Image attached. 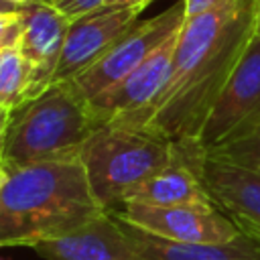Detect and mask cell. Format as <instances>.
Here are the masks:
<instances>
[{"mask_svg":"<svg viewBox=\"0 0 260 260\" xmlns=\"http://www.w3.org/2000/svg\"><path fill=\"white\" fill-rule=\"evenodd\" d=\"M6 177H8V173H6L4 167L0 165V189H2V185H4V181H6Z\"/></svg>","mask_w":260,"mask_h":260,"instance_id":"26","label":"cell"},{"mask_svg":"<svg viewBox=\"0 0 260 260\" xmlns=\"http://www.w3.org/2000/svg\"><path fill=\"white\" fill-rule=\"evenodd\" d=\"M32 100V71L18 47L0 51V106L16 112Z\"/></svg>","mask_w":260,"mask_h":260,"instance_id":"15","label":"cell"},{"mask_svg":"<svg viewBox=\"0 0 260 260\" xmlns=\"http://www.w3.org/2000/svg\"><path fill=\"white\" fill-rule=\"evenodd\" d=\"M256 128H260V37L254 35L193 146L199 152H209L248 136Z\"/></svg>","mask_w":260,"mask_h":260,"instance_id":"6","label":"cell"},{"mask_svg":"<svg viewBox=\"0 0 260 260\" xmlns=\"http://www.w3.org/2000/svg\"><path fill=\"white\" fill-rule=\"evenodd\" d=\"M254 35L260 37V0H256V8H254Z\"/></svg>","mask_w":260,"mask_h":260,"instance_id":"23","label":"cell"},{"mask_svg":"<svg viewBox=\"0 0 260 260\" xmlns=\"http://www.w3.org/2000/svg\"><path fill=\"white\" fill-rule=\"evenodd\" d=\"M110 213L144 234L179 244H230L242 236L234 219L213 203L171 207L126 203Z\"/></svg>","mask_w":260,"mask_h":260,"instance_id":"7","label":"cell"},{"mask_svg":"<svg viewBox=\"0 0 260 260\" xmlns=\"http://www.w3.org/2000/svg\"><path fill=\"white\" fill-rule=\"evenodd\" d=\"M154 0H106L104 6H118V8H136V10H144L146 6H150Z\"/></svg>","mask_w":260,"mask_h":260,"instance_id":"21","label":"cell"},{"mask_svg":"<svg viewBox=\"0 0 260 260\" xmlns=\"http://www.w3.org/2000/svg\"><path fill=\"white\" fill-rule=\"evenodd\" d=\"M181 28L173 32L154 53H150L148 59L140 63L130 75L87 102L100 126L108 122L136 126L142 120V116L158 100L171 77Z\"/></svg>","mask_w":260,"mask_h":260,"instance_id":"8","label":"cell"},{"mask_svg":"<svg viewBox=\"0 0 260 260\" xmlns=\"http://www.w3.org/2000/svg\"><path fill=\"white\" fill-rule=\"evenodd\" d=\"M106 4V0H57L53 2V6L67 18V20H75L91 10H98Z\"/></svg>","mask_w":260,"mask_h":260,"instance_id":"18","label":"cell"},{"mask_svg":"<svg viewBox=\"0 0 260 260\" xmlns=\"http://www.w3.org/2000/svg\"><path fill=\"white\" fill-rule=\"evenodd\" d=\"M10 118H12V112L0 106V158H2V148H4L6 130H8V126H10Z\"/></svg>","mask_w":260,"mask_h":260,"instance_id":"22","label":"cell"},{"mask_svg":"<svg viewBox=\"0 0 260 260\" xmlns=\"http://www.w3.org/2000/svg\"><path fill=\"white\" fill-rule=\"evenodd\" d=\"M18 6H14L10 0H0V12H8V10H16Z\"/></svg>","mask_w":260,"mask_h":260,"instance_id":"24","label":"cell"},{"mask_svg":"<svg viewBox=\"0 0 260 260\" xmlns=\"http://www.w3.org/2000/svg\"><path fill=\"white\" fill-rule=\"evenodd\" d=\"M102 211L79 154L10 171L0 189V248H35Z\"/></svg>","mask_w":260,"mask_h":260,"instance_id":"2","label":"cell"},{"mask_svg":"<svg viewBox=\"0 0 260 260\" xmlns=\"http://www.w3.org/2000/svg\"><path fill=\"white\" fill-rule=\"evenodd\" d=\"M126 203L171 207V205L213 203V201L197 173L191 150L185 146H179L177 160H173L169 167H165L162 171L154 173L152 177H148L146 181L130 189L124 199V205Z\"/></svg>","mask_w":260,"mask_h":260,"instance_id":"13","label":"cell"},{"mask_svg":"<svg viewBox=\"0 0 260 260\" xmlns=\"http://www.w3.org/2000/svg\"><path fill=\"white\" fill-rule=\"evenodd\" d=\"M140 16L136 8L102 6L69 22L53 83L69 81L93 65Z\"/></svg>","mask_w":260,"mask_h":260,"instance_id":"9","label":"cell"},{"mask_svg":"<svg viewBox=\"0 0 260 260\" xmlns=\"http://www.w3.org/2000/svg\"><path fill=\"white\" fill-rule=\"evenodd\" d=\"M203 154L232 162V165H240L252 171H260V128H256L244 138H238L230 144H223Z\"/></svg>","mask_w":260,"mask_h":260,"instance_id":"16","label":"cell"},{"mask_svg":"<svg viewBox=\"0 0 260 260\" xmlns=\"http://www.w3.org/2000/svg\"><path fill=\"white\" fill-rule=\"evenodd\" d=\"M234 223L238 225V230L252 242H256L260 246V223H254V221H248V219H240V217H232Z\"/></svg>","mask_w":260,"mask_h":260,"instance_id":"20","label":"cell"},{"mask_svg":"<svg viewBox=\"0 0 260 260\" xmlns=\"http://www.w3.org/2000/svg\"><path fill=\"white\" fill-rule=\"evenodd\" d=\"M14 6H18V8H22V6H26V4H30V2H35V0H10Z\"/></svg>","mask_w":260,"mask_h":260,"instance_id":"25","label":"cell"},{"mask_svg":"<svg viewBox=\"0 0 260 260\" xmlns=\"http://www.w3.org/2000/svg\"><path fill=\"white\" fill-rule=\"evenodd\" d=\"M183 146L191 150L197 173L215 207L230 217L260 223V171L207 156L193 144Z\"/></svg>","mask_w":260,"mask_h":260,"instance_id":"12","label":"cell"},{"mask_svg":"<svg viewBox=\"0 0 260 260\" xmlns=\"http://www.w3.org/2000/svg\"><path fill=\"white\" fill-rule=\"evenodd\" d=\"M0 260H6V258H0Z\"/></svg>","mask_w":260,"mask_h":260,"instance_id":"28","label":"cell"},{"mask_svg":"<svg viewBox=\"0 0 260 260\" xmlns=\"http://www.w3.org/2000/svg\"><path fill=\"white\" fill-rule=\"evenodd\" d=\"M24 26L18 43L20 53L32 71V98L53 85L69 22L53 4L35 0L22 6Z\"/></svg>","mask_w":260,"mask_h":260,"instance_id":"11","label":"cell"},{"mask_svg":"<svg viewBox=\"0 0 260 260\" xmlns=\"http://www.w3.org/2000/svg\"><path fill=\"white\" fill-rule=\"evenodd\" d=\"M185 2V18H191V16H197L225 0H183Z\"/></svg>","mask_w":260,"mask_h":260,"instance_id":"19","label":"cell"},{"mask_svg":"<svg viewBox=\"0 0 260 260\" xmlns=\"http://www.w3.org/2000/svg\"><path fill=\"white\" fill-rule=\"evenodd\" d=\"M177 156L179 146L167 136L118 122L100 126L79 150L89 189L106 211L120 209L130 189L169 167Z\"/></svg>","mask_w":260,"mask_h":260,"instance_id":"4","label":"cell"},{"mask_svg":"<svg viewBox=\"0 0 260 260\" xmlns=\"http://www.w3.org/2000/svg\"><path fill=\"white\" fill-rule=\"evenodd\" d=\"M185 24V2L177 0L171 8L146 18L136 20L93 65L69 79L67 83L85 100H93L120 79L130 75L140 63L148 59L173 32Z\"/></svg>","mask_w":260,"mask_h":260,"instance_id":"5","label":"cell"},{"mask_svg":"<svg viewBox=\"0 0 260 260\" xmlns=\"http://www.w3.org/2000/svg\"><path fill=\"white\" fill-rule=\"evenodd\" d=\"M100 128L89 104L67 83H53L12 112L0 165L6 173L79 154Z\"/></svg>","mask_w":260,"mask_h":260,"instance_id":"3","label":"cell"},{"mask_svg":"<svg viewBox=\"0 0 260 260\" xmlns=\"http://www.w3.org/2000/svg\"><path fill=\"white\" fill-rule=\"evenodd\" d=\"M256 0H225L185 18L171 77L136 124L175 144H195L201 126L254 37Z\"/></svg>","mask_w":260,"mask_h":260,"instance_id":"1","label":"cell"},{"mask_svg":"<svg viewBox=\"0 0 260 260\" xmlns=\"http://www.w3.org/2000/svg\"><path fill=\"white\" fill-rule=\"evenodd\" d=\"M126 225V223H124ZM142 260H260V246L244 234L230 244H179L126 225Z\"/></svg>","mask_w":260,"mask_h":260,"instance_id":"14","label":"cell"},{"mask_svg":"<svg viewBox=\"0 0 260 260\" xmlns=\"http://www.w3.org/2000/svg\"><path fill=\"white\" fill-rule=\"evenodd\" d=\"M41 2H49V4H53V2H57V0H41Z\"/></svg>","mask_w":260,"mask_h":260,"instance_id":"27","label":"cell"},{"mask_svg":"<svg viewBox=\"0 0 260 260\" xmlns=\"http://www.w3.org/2000/svg\"><path fill=\"white\" fill-rule=\"evenodd\" d=\"M45 260H142L126 225L102 211L81 228L35 246Z\"/></svg>","mask_w":260,"mask_h":260,"instance_id":"10","label":"cell"},{"mask_svg":"<svg viewBox=\"0 0 260 260\" xmlns=\"http://www.w3.org/2000/svg\"><path fill=\"white\" fill-rule=\"evenodd\" d=\"M22 26H24L22 8L0 12V51L18 47L20 37H22Z\"/></svg>","mask_w":260,"mask_h":260,"instance_id":"17","label":"cell"}]
</instances>
